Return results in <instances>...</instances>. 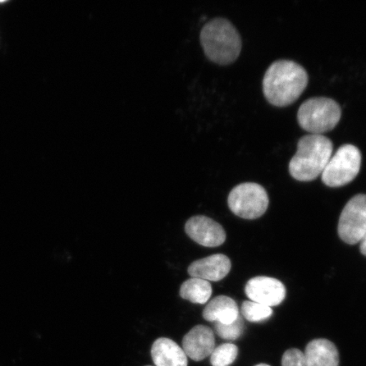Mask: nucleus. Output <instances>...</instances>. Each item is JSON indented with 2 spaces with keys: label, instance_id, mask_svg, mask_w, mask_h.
<instances>
[{
  "label": "nucleus",
  "instance_id": "obj_1",
  "mask_svg": "<svg viewBox=\"0 0 366 366\" xmlns=\"http://www.w3.org/2000/svg\"><path fill=\"white\" fill-rule=\"evenodd\" d=\"M308 81L307 71L299 64L285 59L277 61L265 72L264 94L274 107H288L304 93Z\"/></svg>",
  "mask_w": 366,
  "mask_h": 366
},
{
  "label": "nucleus",
  "instance_id": "obj_2",
  "mask_svg": "<svg viewBox=\"0 0 366 366\" xmlns=\"http://www.w3.org/2000/svg\"><path fill=\"white\" fill-rule=\"evenodd\" d=\"M332 151L333 144L327 137L309 134L301 137L290 163L291 176L300 182L317 179L332 157Z\"/></svg>",
  "mask_w": 366,
  "mask_h": 366
},
{
  "label": "nucleus",
  "instance_id": "obj_3",
  "mask_svg": "<svg viewBox=\"0 0 366 366\" xmlns=\"http://www.w3.org/2000/svg\"><path fill=\"white\" fill-rule=\"evenodd\" d=\"M200 42L210 61L229 65L239 56L242 39L235 26L224 18L206 23L200 34Z\"/></svg>",
  "mask_w": 366,
  "mask_h": 366
},
{
  "label": "nucleus",
  "instance_id": "obj_4",
  "mask_svg": "<svg viewBox=\"0 0 366 366\" xmlns=\"http://www.w3.org/2000/svg\"><path fill=\"white\" fill-rule=\"evenodd\" d=\"M342 111L335 100L315 97L306 100L297 112L300 126L310 134L322 135L338 124Z\"/></svg>",
  "mask_w": 366,
  "mask_h": 366
},
{
  "label": "nucleus",
  "instance_id": "obj_5",
  "mask_svg": "<svg viewBox=\"0 0 366 366\" xmlns=\"http://www.w3.org/2000/svg\"><path fill=\"white\" fill-rule=\"evenodd\" d=\"M228 206L237 217L254 219L262 217L267 212L269 197L267 191L258 183H242L229 194Z\"/></svg>",
  "mask_w": 366,
  "mask_h": 366
},
{
  "label": "nucleus",
  "instance_id": "obj_6",
  "mask_svg": "<svg viewBox=\"0 0 366 366\" xmlns=\"http://www.w3.org/2000/svg\"><path fill=\"white\" fill-rule=\"evenodd\" d=\"M361 167V153L352 144L342 145L329 160L322 174L325 185L338 187L349 184L358 176Z\"/></svg>",
  "mask_w": 366,
  "mask_h": 366
},
{
  "label": "nucleus",
  "instance_id": "obj_7",
  "mask_svg": "<svg viewBox=\"0 0 366 366\" xmlns=\"http://www.w3.org/2000/svg\"><path fill=\"white\" fill-rule=\"evenodd\" d=\"M338 235L347 244H359L366 232V195L352 198L343 208L338 222Z\"/></svg>",
  "mask_w": 366,
  "mask_h": 366
},
{
  "label": "nucleus",
  "instance_id": "obj_8",
  "mask_svg": "<svg viewBox=\"0 0 366 366\" xmlns=\"http://www.w3.org/2000/svg\"><path fill=\"white\" fill-rule=\"evenodd\" d=\"M245 292L251 301L272 308L285 300L286 287L276 278L256 277L247 282Z\"/></svg>",
  "mask_w": 366,
  "mask_h": 366
},
{
  "label": "nucleus",
  "instance_id": "obj_9",
  "mask_svg": "<svg viewBox=\"0 0 366 366\" xmlns=\"http://www.w3.org/2000/svg\"><path fill=\"white\" fill-rule=\"evenodd\" d=\"M185 231L192 240L208 248H216L225 242L227 234L224 228L214 219L196 216L187 222Z\"/></svg>",
  "mask_w": 366,
  "mask_h": 366
},
{
  "label": "nucleus",
  "instance_id": "obj_10",
  "mask_svg": "<svg viewBox=\"0 0 366 366\" xmlns=\"http://www.w3.org/2000/svg\"><path fill=\"white\" fill-rule=\"evenodd\" d=\"M216 347L214 332L208 327L198 325L187 332L182 340V350L187 357L201 361L212 355Z\"/></svg>",
  "mask_w": 366,
  "mask_h": 366
},
{
  "label": "nucleus",
  "instance_id": "obj_11",
  "mask_svg": "<svg viewBox=\"0 0 366 366\" xmlns=\"http://www.w3.org/2000/svg\"><path fill=\"white\" fill-rule=\"evenodd\" d=\"M231 268L230 259L227 255L217 254L196 260L189 265L187 272L192 277L209 282L222 280L230 272Z\"/></svg>",
  "mask_w": 366,
  "mask_h": 366
},
{
  "label": "nucleus",
  "instance_id": "obj_12",
  "mask_svg": "<svg viewBox=\"0 0 366 366\" xmlns=\"http://www.w3.org/2000/svg\"><path fill=\"white\" fill-rule=\"evenodd\" d=\"M151 356L157 366H187L182 347L170 338H158L151 347Z\"/></svg>",
  "mask_w": 366,
  "mask_h": 366
},
{
  "label": "nucleus",
  "instance_id": "obj_13",
  "mask_svg": "<svg viewBox=\"0 0 366 366\" xmlns=\"http://www.w3.org/2000/svg\"><path fill=\"white\" fill-rule=\"evenodd\" d=\"M304 354L307 366L340 365V353L337 347L323 338L310 342Z\"/></svg>",
  "mask_w": 366,
  "mask_h": 366
},
{
  "label": "nucleus",
  "instance_id": "obj_14",
  "mask_svg": "<svg viewBox=\"0 0 366 366\" xmlns=\"http://www.w3.org/2000/svg\"><path fill=\"white\" fill-rule=\"evenodd\" d=\"M239 310L235 300L227 296L214 297L206 305L203 317L207 322L231 324L239 317Z\"/></svg>",
  "mask_w": 366,
  "mask_h": 366
},
{
  "label": "nucleus",
  "instance_id": "obj_15",
  "mask_svg": "<svg viewBox=\"0 0 366 366\" xmlns=\"http://www.w3.org/2000/svg\"><path fill=\"white\" fill-rule=\"evenodd\" d=\"M212 295V285L203 279L192 277L183 282L180 288V296L182 299L193 304L204 305Z\"/></svg>",
  "mask_w": 366,
  "mask_h": 366
},
{
  "label": "nucleus",
  "instance_id": "obj_16",
  "mask_svg": "<svg viewBox=\"0 0 366 366\" xmlns=\"http://www.w3.org/2000/svg\"><path fill=\"white\" fill-rule=\"evenodd\" d=\"M239 349L233 343H224V345L214 347L210 355V363L212 366H229L237 359Z\"/></svg>",
  "mask_w": 366,
  "mask_h": 366
},
{
  "label": "nucleus",
  "instance_id": "obj_17",
  "mask_svg": "<svg viewBox=\"0 0 366 366\" xmlns=\"http://www.w3.org/2000/svg\"><path fill=\"white\" fill-rule=\"evenodd\" d=\"M242 317L250 322H260L272 317L273 310L269 306L255 303L253 301H244L242 305Z\"/></svg>",
  "mask_w": 366,
  "mask_h": 366
},
{
  "label": "nucleus",
  "instance_id": "obj_18",
  "mask_svg": "<svg viewBox=\"0 0 366 366\" xmlns=\"http://www.w3.org/2000/svg\"><path fill=\"white\" fill-rule=\"evenodd\" d=\"M244 320H242L241 315L234 322L231 324L216 323L214 325V330H216L217 335L226 340H239L242 332H244Z\"/></svg>",
  "mask_w": 366,
  "mask_h": 366
},
{
  "label": "nucleus",
  "instance_id": "obj_19",
  "mask_svg": "<svg viewBox=\"0 0 366 366\" xmlns=\"http://www.w3.org/2000/svg\"><path fill=\"white\" fill-rule=\"evenodd\" d=\"M282 366H307L305 354L297 349L287 350L282 356Z\"/></svg>",
  "mask_w": 366,
  "mask_h": 366
},
{
  "label": "nucleus",
  "instance_id": "obj_20",
  "mask_svg": "<svg viewBox=\"0 0 366 366\" xmlns=\"http://www.w3.org/2000/svg\"><path fill=\"white\" fill-rule=\"evenodd\" d=\"M360 249L361 254L366 256V232L363 237V239H361V241L360 242Z\"/></svg>",
  "mask_w": 366,
  "mask_h": 366
},
{
  "label": "nucleus",
  "instance_id": "obj_21",
  "mask_svg": "<svg viewBox=\"0 0 366 366\" xmlns=\"http://www.w3.org/2000/svg\"><path fill=\"white\" fill-rule=\"evenodd\" d=\"M255 366H271V365H269L267 364H259V365H256Z\"/></svg>",
  "mask_w": 366,
  "mask_h": 366
},
{
  "label": "nucleus",
  "instance_id": "obj_22",
  "mask_svg": "<svg viewBox=\"0 0 366 366\" xmlns=\"http://www.w3.org/2000/svg\"><path fill=\"white\" fill-rule=\"evenodd\" d=\"M148 366H150V365H148Z\"/></svg>",
  "mask_w": 366,
  "mask_h": 366
}]
</instances>
